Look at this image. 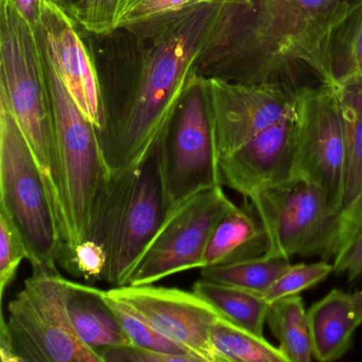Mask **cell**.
Returning <instances> with one entry per match:
<instances>
[{
	"mask_svg": "<svg viewBox=\"0 0 362 362\" xmlns=\"http://www.w3.org/2000/svg\"><path fill=\"white\" fill-rule=\"evenodd\" d=\"M220 3L145 35H90L103 98L98 132L109 173L145 160L183 101L213 37Z\"/></svg>",
	"mask_w": 362,
	"mask_h": 362,
	"instance_id": "cell-1",
	"label": "cell"
},
{
	"mask_svg": "<svg viewBox=\"0 0 362 362\" xmlns=\"http://www.w3.org/2000/svg\"><path fill=\"white\" fill-rule=\"evenodd\" d=\"M358 0H221L197 74L298 90L324 84L334 29Z\"/></svg>",
	"mask_w": 362,
	"mask_h": 362,
	"instance_id": "cell-2",
	"label": "cell"
},
{
	"mask_svg": "<svg viewBox=\"0 0 362 362\" xmlns=\"http://www.w3.org/2000/svg\"><path fill=\"white\" fill-rule=\"evenodd\" d=\"M0 103L13 114L28 141L64 243L66 216L41 33L23 18L12 0H0Z\"/></svg>",
	"mask_w": 362,
	"mask_h": 362,
	"instance_id": "cell-3",
	"label": "cell"
},
{
	"mask_svg": "<svg viewBox=\"0 0 362 362\" xmlns=\"http://www.w3.org/2000/svg\"><path fill=\"white\" fill-rule=\"evenodd\" d=\"M166 216L158 147L139 164L109 173L95 199L86 238L107 253L105 281L114 287L128 284Z\"/></svg>",
	"mask_w": 362,
	"mask_h": 362,
	"instance_id": "cell-4",
	"label": "cell"
},
{
	"mask_svg": "<svg viewBox=\"0 0 362 362\" xmlns=\"http://www.w3.org/2000/svg\"><path fill=\"white\" fill-rule=\"evenodd\" d=\"M8 311L0 321L1 362H103L71 323L58 271H33Z\"/></svg>",
	"mask_w": 362,
	"mask_h": 362,
	"instance_id": "cell-5",
	"label": "cell"
},
{
	"mask_svg": "<svg viewBox=\"0 0 362 362\" xmlns=\"http://www.w3.org/2000/svg\"><path fill=\"white\" fill-rule=\"evenodd\" d=\"M0 211L22 237L33 271L57 270L64 243L47 187L28 141L0 103Z\"/></svg>",
	"mask_w": 362,
	"mask_h": 362,
	"instance_id": "cell-6",
	"label": "cell"
},
{
	"mask_svg": "<svg viewBox=\"0 0 362 362\" xmlns=\"http://www.w3.org/2000/svg\"><path fill=\"white\" fill-rule=\"evenodd\" d=\"M40 33L54 105L59 171L66 216L63 259L86 240L95 199L110 173L96 127L71 98L52 64L41 28Z\"/></svg>",
	"mask_w": 362,
	"mask_h": 362,
	"instance_id": "cell-7",
	"label": "cell"
},
{
	"mask_svg": "<svg viewBox=\"0 0 362 362\" xmlns=\"http://www.w3.org/2000/svg\"><path fill=\"white\" fill-rule=\"evenodd\" d=\"M245 200L255 209L266 232L268 249L264 256L332 259L339 211L319 186L290 179Z\"/></svg>",
	"mask_w": 362,
	"mask_h": 362,
	"instance_id": "cell-8",
	"label": "cell"
},
{
	"mask_svg": "<svg viewBox=\"0 0 362 362\" xmlns=\"http://www.w3.org/2000/svg\"><path fill=\"white\" fill-rule=\"evenodd\" d=\"M167 214L203 190L222 186L219 154L197 75L158 145Z\"/></svg>",
	"mask_w": 362,
	"mask_h": 362,
	"instance_id": "cell-9",
	"label": "cell"
},
{
	"mask_svg": "<svg viewBox=\"0 0 362 362\" xmlns=\"http://www.w3.org/2000/svg\"><path fill=\"white\" fill-rule=\"evenodd\" d=\"M346 141L338 99L327 84L296 92L291 179L319 186L340 213L344 197Z\"/></svg>",
	"mask_w": 362,
	"mask_h": 362,
	"instance_id": "cell-10",
	"label": "cell"
},
{
	"mask_svg": "<svg viewBox=\"0 0 362 362\" xmlns=\"http://www.w3.org/2000/svg\"><path fill=\"white\" fill-rule=\"evenodd\" d=\"M234 205L222 186H217L199 192L167 214L127 285H152L177 273L203 268L211 233Z\"/></svg>",
	"mask_w": 362,
	"mask_h": 362,
	"instance_id": "cell-11",
	"label": "cell"
},
{
	"mask_svg": "<svg viewBox=\"0 0 362 362\" xmlns=\"http://www.w3.org/2000/svg\"><path fill=\"white\" fill-rule=\"evenodd\" d=\"M219 160L296 113L298 90L279 84H245L198 75Z\"/></svg>",
	"mask_w": 362,
	"mask_h": 362,
	"instance_id": "cell-12",
	"label": "cell"
},
{
	"mask_svg": "<svg viewBox=\"0 0 362 362\" xmlns=\"http://www.w3.org/2000/svg\"><path fill=\"white\" fill-rule=\"evenodd\" d=\"M105 292L126 303L199 361L220 362L211 329L222 315L194 291L152 284L113 287Z\"/></svg>",
	"mask_w": 362,
	"mask_h": 362,
	"instance_id": "cell-13",
	"label": "cell"
},
{
	"mask_svg": "<svg viewBox=\"0 0 362 362\" xmlns=\"http://www.w3.org/2000/svg\"><path fill=\"white\" fill-rule=\"evenodd\" d=\"M42 35L54 69L83 115L96 127L103 124V98L90 33L64 4L43 6Z\"/></svg>",
	"mask_w": 362,
	"mask_h": 362,
	"instance_id": "cell-14",
	"label": "cell"
},
{
	"mask_svg": "<svg viewBox=\"0 0 362 362\" xmlns=\"http://www.w3.org/2000/svg\"><path fill=\"white\" fill-rule=\"evenodd\" d=\"M294 122L296 113L220 158L222 183L250 199L291 179Z\"/></svg>",
	"mask_w": 362,
	"mask_h": 362,
	"instance_id": "cell-15",
	"label": "cell"
},
{
	"mask_svg": "<svg viewBox=\"0 0 362 362\" xmlns=\"http://www.w3.org/2000/svg\"><path fill=\"white\" fill-rule=\"evenodd\" d=\"M346 141L344 197L339 213L332 262L342 257L362 228V78L332 84Z\"/></svg>",
	"mask_w": 362,
	"mask_h": 362,
	"instance_id": "cell-16",
	"label": "cell"
},
{
	"mask_svg": "<svg viewBox=\"0 0 362 362\" xmlns=\"http://www.w3.org/2000/svg\"><path fill=\"white\" fill-rule=\"evenodd\" d=\"M313 354L321 362L341 359L353 346L362 320L356 313L351 294L332 289L307 310Z\"/></svg>",
	"mask_w": 362,
	"mask_h": 362,
	"instance_id": "cell-17",
	"label": "cell"
},
{
	"mask_svg": "<svg viewBox=\"0 0 362 362\" xmlns=\"http://www.w3.org/2000/svg\"><path fill=\"white\" fill-rule=\"evenodd\" d=\"M103 292L66 279V305L71 323L80 339L97 354L107 347L132 344Z\"/></svg>",
	"mask_w": 362,
	"mask_h": 362,
	"instance_id": "cell-18",
	"label": "cell"
},
{
	"mask_svg": "<svg viewBox=\"0 0 362 362\" xmlns=\"http://www.w3.org/2000/svg\"><path fill=\"white\" fill-rule=\"evenodd\" d=\"M266 232L254 207L245 200L221 218L211 233L204 254V267L264 256ZM203 267V268H204Z\"/></svg>",
	"mask_w": 362,
	"mask_h": 362,
	"instance_id": "cell-19",
	"label": "cell"
},
{
	"mask_svg": "<svg viewBox=\"0 0 362 362\" xmlns=\"http://www.w3.org/2000/svg\"><path fill=\"white\" fill-rule=\"evenodd\" d=\"M192 291L235 325L264 337L270 307L264 296L202 277L194 284Z\"/></svg>",
	"mask_w": 362,
	"mask_h": 362,
	"instance_id": "cell-20",
	"label": "cell"
},
{
	"mask_svg": "<svg viewBox=\"0 0 362 362\" xmlns=\"http://www.w3.org/2000/svg\"><path fill=\"white\" fill-rule=\"evenodd\" d=\"M267 324L288 362H309L313 359L308 315L300 294L271 303Z\"/></svg>",
	"mask_w": 362,
	"mask_h": 362,
	"instance_id": "cell-21",
	"label": "cell"
},
{
	"mask_svg": "<svg viewBox=\"0 0 362 362\" xmlns=\"http://www.w3.org/2000/svg\"><path fill=\"white\" fill-rule=\"evenodd\" d=\"M362 78V0L334 29L328 44L324 84Z\"/></svg>",
	"mask_w": 362,
	"mask_h": 362,
	"instance_id": "cell-22",
	"label": "cell"
},
{
	"mask_svg": "<svg viewBox=\"0 0 362 362\" xmlns=\"http://www.w3.org/2000/svg\"><path fill=\"white\" fill-rule=\"evenodd\" d=\"M221 0H124L117 18V30L135 35L153 33L202 6Z\"/></svg>",
	"mask_w": 362,
	"mask_h": 362,
	"instance_id": "cell-23",
	"label": "cell"
},
{
	"mask_svg": "<svg viewBox=\"0 0 362 362\" xmlns=\"http://www.w3.org/2000/svg\"><path fill=\"white\" fill-rule=\"evenodd\" d=\"M290 266L289 260L260 256L204 267L200 269V274L202 279L209 281L264 296Z\"/></svg>",
	"mask_w": 362,
	"mask_h": 362,
	"instance_id": "cell-24",
	"label": "cell"
},
{
	"mask_svg": "<svg viewBox=\"0 0 362 362\" xmlns=\"http://www.w3.org/2000/svg\"><path fill=\"white\" fill-rule=\"evenodd\" d=\"M211 339L220 362H288L279 346L224 317L211 326Z\"/></svg>",
	"mask_w": 362,
	"mask_h": 362,
	"instance_id": "cell-25",
	"label": "cell"
},
{
	"mask_svg": "<svg viewBox=\"0 0 362 362\" xmlns=\"http://www.w3.org/2000/svg\"><path fill=\"white\" fill-rule=\"evenodd\" d=\"M103 296L117 319L119 320L122 328L133 345L151 349V351H160V353L192 356L181 345L173 342V340L164 336L162 332H158L147 320L144 319L139 313L131 308L126 303L112 298L105 291L103 292Z\"/></svg>",
	"mask_w": 362,
	"mask_h": 362,
	"instance_id": "cell-26",
	"label": "cell"
},
{
	"mask_svg": "<svg viewBox=\"0 0 362 362\" xmlns=\"http://www.w3.org/2000/svg\"><path fill=\"white\" fill-rule=\"evenodd\" d=\"M332 272L334 264H329L326 259L311 264H291L281 276L271 286L264 298L269 304H271L279 298L296 296L325 281Z\"/></svg>",
	"mask_w": 362,
	"mask_h": 362,
	"instance_id": "cell-27",
	"label": "cell"
},
{
	"mask_svg": "<svg viewBox=\"0 0 362 362\" xmlns=\"http://www.w3.org/2000/svg\"><path fill=\"white\" fill-rule=\"evenodd\" d=\"M124 0H78L71 13L90 35L105 37L117 30V18Z\"/></svg>",
	"mask_w": 362,
	"mask_h": 362,
	"instance_id": "cell-28",
	"label": "cell"
},
{
	"mask_svg": "<svg viewBox=\"0 0 362 362\" xmlns=\"http://www.w3.org/2000/svg\"><path fill=\"white\" fill-rule=\"evenodd\" d=\"M28 259V251L16 226L6 214L0 211V298L16 279L23 260Z\"/></svg>",
	"mask_w": 362,
	"mask_h": 362,
	"instance_id": "cell-29",
	"label": "cell"
},
{
	"mask_svg": "<svg viewBox=\"0 0 362 362\" xmlns=\"http://www.w3.org/2000/svg\"><path fill=\"white\" fill-rule=\"evenodd\" d=\"M69 268L88 281H100L105 277L107 256L103 247L95 241L86 239L76 247L71 255L65 257Z\"/></svg>",
	"mask_w": 362,
	"mask_h": 362,
	"instance_id": "cell-30",
	"label": "cell"
},
{
	"mask_svg": "<svg viewBox=\"0 0 362 362\" xmlns=\"http://www.w3.org/2000/svg\"><path fill=\"white\" fill-rule=\"evenodd\" d=\"M98 355L100 356L103 362H200L192 356L160 353L133 344L107 347L99 351Z\"/></svg>",
	"mask_w": 362,
	"mask_h": 362,
	"instance_id": "cell-31",
	"label": "cell"
},
{
	"mask_svg": "<svg viewBox=\"0 0 362 362\" xmlns=\"http://www.w3.org/2000/svg\"><path fill=\"white\" fill-rule=\"evenodd\" d=\"M334 264V272L337 274H346L349 281H356L362 276V228L351 241L342 257Z\"/></svg>",
	"mask_w": 362,
	"mask_h": 362,
	"instance_id": "cell-32",
	"label": "cell"
},
{
	"mask_svg": "<svg viewBox=\"0 0 362 362\" xmlns=\"http://www.w3.org/2000/svg\"><path fill=\"white\" fill-rule=\"evenodd\" d=\"M18 8L23 18L33 26V29L41 27L42 14H43V6L46 3H62L71 9L69 0H12Z\"/></svg>",
	"mask_w": 362,
	"mask_h": 362,
	"instance_id": "cell-33",
	"label": "cell"
},
{
	"mask_svg": "<svg viewBox=\"0 0 362 362\" xmlns=\"http://www.w3.org/2000/svg\"><path fill=\"white\" fill-rule=\"evenodd\" d=\"M351 298H353L354 306H355L356 313L359 315L360 319L362 320V290L351 293Z\"/></svg>",
	"mask_w": 362,
	"mask_h": 362,
	"instance_id": "cell-34",
	"label": "cell"
},
{
	"mask_svg": "<svg viewBox=\"0 0 362 362\" xmlns=\"http://www.w3.org/2000/svg\"><path fill=\"white\" fill-rule=\"evenodd\" d=\"M76 1H78V0H69V6H71V7H73L74 4L76 3Z\"/></svg>",
	"mask_w": 362,
	"mask_h": 362,
	"instance_id": "cell-35",
	"label": "cell"
}]
</instances>
